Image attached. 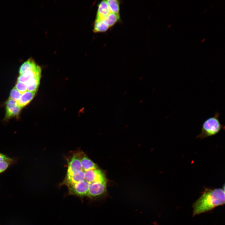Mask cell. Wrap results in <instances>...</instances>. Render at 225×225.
<instances>
[{
    "instance_id": "obj_1",
    "label": "cell",
    "mask_w": 225,
    "mask_h": 225,
    "mask_svg": "<svg viewBox=\"0 0 225 225\" xmlns=\"http://www.w3.org/2000/svg\"><path fill=\"white\" fill-rule=\"evenodd\" d=\"M66 174L60 185H65L70 195L80 198L87 197L93 183L106 182L105 175L83 151L78 150L66 157Z\"/></svg>"
},
{
    "instance_id": "obj_2",
    "label": "cell",
    "mask_w": 225,
    "mask_h": 225,
    "mask_svg": "<svg viewBox=\"0 0 225 225\" xmlns=\"http://www.w3.org/2000/svg\"><path fill=\"white\" fill-rule=\"evenodd\" d=\"M225 186L222 188H205L202 195L193 204V215L211 210L225 203Z\"/></svg>"
},
{
    "instance_id": "obj_3",
    "label": "cell",
    "mask_w": 225,
    "mask_h": 225,
    "mask_svg": "<svg viewBox=\"0 0 225 225\" xmlns=\"http://www.w3.org/2000/svg\"><path fill=\"white\" fill-rule=\"evenodd\" d=\"M220 113L216 112L214 116L205 120L203 122L201 133L197 137L201 139L213 136L218 134L221 130H224L219 119Z\"/></svg>"
},
{
    "instance_id": "obj_4",
    "label": "cell",
    "mask_w": 225,
    "mask_h": 225,
    "mask_svg": "<svg viewBox=\"0 0 225 225\" xmlns=\"http://www.w3.org/2000/svg\"><path fill=\"white\" fill-rule=\"evenodd\" d=\"M6 113L5 120H7L13 117H18L22 108L14 100L9 98L5 103Z\"/></svg>"
},
{
    "instance_id": "obj_5",
    "label": "cell",
    "mask_w": 225,
    "mask_h": 225,
    "mask_svg": "<svg viewBox=\"0 0 225 225\" xmlns=\"http://www.w3.org/2000/svg\"><path fill=\"white\" fill-rule=\"evenodd\" d=\"M41 68L40 66L37 65L32 69L29 70L20 75L18 77L17 82L27 83L31 79L36 75L41 74Z\"/></svg>"
},
{
    "instance_id": "obj_6",
    "label": "cell",
    "mask_w": 225,
    "mask_h": 225,
    "mask_svg": "<svg viewBox=\"0 0 225 225\" xmlns=\"http://www.w3.org/2000/svg\"><path fill=\"white\" fill-rule=\"evenodd\" d=\"M110 12L107 1H102L98 5L96 19L102 20Z\"/></svg>"
},
{
    "instance_id": "obj_7",
    "label": "cell",
    "mask_w": 225,
    "mask_h": 225,
    "mask_svg": "<svg viewBox=\"0 0 225 225\" xmlns=\"http://www.w3.org/2000/svg\"><path fill=\"white\" fill-rule=\"evenodd\" d=\"M36 92L27 91L22 94L17 102L18 105L22 108L29 103L34 98Z\"/></svg>"
},
{
    "instance_id": "obj_8",
    "label": "cell",
    "mask_w": 225,
    "mask_h": 225,
    "mask_svg": "<svg viewBox=\"0 0 225 225\" xmlns=\"http://www.w3.org/2000/svg\"><path fill=\"white\" fill-rule=\"evenodd\" d=\"M41 74H38L27 83L28 91L36 92L40 84Z\"/></svg>"
},
{
    "instance_id": "obj_9",
    "label": "cell",
    "mask_w": 225,
    "mask_h": 225,
    "mask_svg": "<svg viewBox=\"0 0 225 225\" xmlns=\"http://www.w3.org/2000/svg\"><path fill=\"white\" fill-rule=\"evenodd\" d=\"M37 64L32 58L28 59L23 63L20 67L19 73L21 75L25 72L31 70L35 68Z\"/></svg>"
},
{
    "instance_id": "obj_10",
    "label": "cell",
    "mask_w": 225,
    "mask_h": 225,
    "mask_svg": "<svg viewBox=\"0 0 225 225\" xmlns=\"http://www.w3.org/2000/svg\"><path fill=\"white\" fill-rule=\"evenodd\" d=\"M109 28V26L102 20L95 19L93 26L94 32H106Z\"/></svg>"
},
{
    "instance_id": "obj_11",
    "label": "cell",
    "mask_w": 225,
    "mask_h": 225,
    "mask_svg": "<svg viewBox=\"0 0 225 225\" xmlns=\"http://www.w3.org/2000/svg\"><path fill=\"white\" fill-rule=\"evenodd\" d=\"M120 19L119 14L110 12L102 20H104L109 27L113 26Z\"/></svg>"
},
{
    "instance_id": "obj_12",
    "label": "cell",
    "mask_w": 225,
    "mask_h": 225,
    "mask_svg": "<svg viewBox=\"0 0 225 225\" xmlns=\"http://www.w3.org/2000/svg\"><path fill=\"white\" fill-rule=\"evenodd\" d=\"M17 158H11L8 160L0 162V174L6 171L10 166L16 163Z\"/></svg>"
},
{
    "instance_id": "obj_13",
    "label": "cell",
    "mask_w": 225,
    "mask_h": 225,
    "mask_svg": "<svg viewBox=\"0 0 225 225\" xmlns=\"http://www.w3.org/2000/svg\"><path fill=\"white\" fill-rule=\"evenodd\" d=\"M108 6L111 12L119 14L120 2L117 0H107Z\"/></svg>"
},
{
    "instance_id": "obj_14",
    "label": "cell",
    "mask_w": 225,
    "mask_h": 225,
    "mask_svg": "<svg viewBox=\"0 0 225 225\" xmlns=\"http://www.w3.org/2000/svg\"><path fill=\"white\" fill-rule=\"evenodd\" d=\"M22 94H21L15 87L11 90L9 98L16 102L19 99Z\"/></svg>"
},
{
    "instance_id": "obj_15",
    "label": "cell",
    "mask_w": 225,
    "mask_h": 225,
    "mask_svg": "<svg viewBox=\"0 0 225 225\" xmlns=\"http://www.w3.org/2000/svg\"><path fill=\"white\" fill-rule=\"evenodd\" d=\"M15 88L22 94L27 91V85L26 83L17 82Z\"/></svg>"
},
{
    "instance_id": "obj_16",
    "label": "cell",
    "mask_w": 225,
    "mask_h": 225,
    "mask_svg": "<svg viewBox=\"0 0 225 225\" xmlns=\"http://www.w3.org/2000/svg\"><path fill=\"white\" fill-rule=\"evenodd\" d=\"M7 155L0 152V162L7 160L10 159Z\"/></svg>"
}]
</instances>
